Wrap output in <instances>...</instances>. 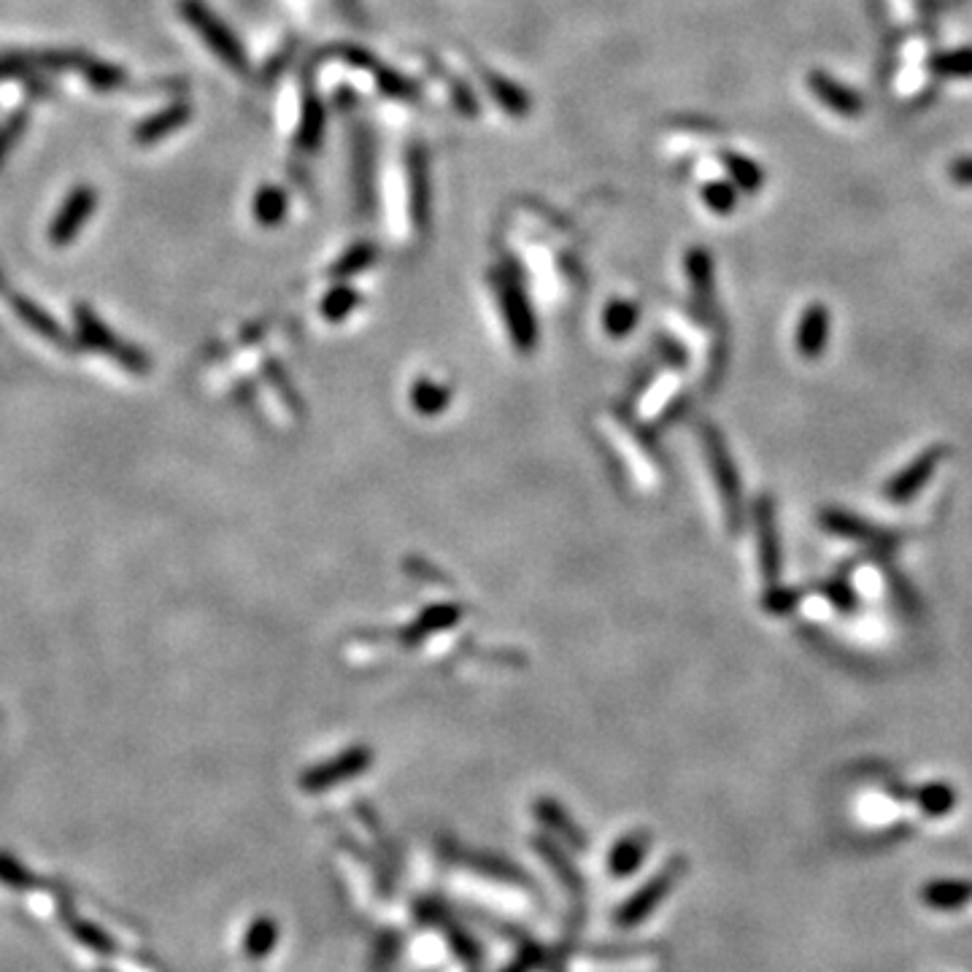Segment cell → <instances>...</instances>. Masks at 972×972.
<instances>
[{"label": "cell", "mask_w": 972, "mask_h": 972, "mask_svg": "<svg viewBox=\"0 0 972 972\" xmlns=\"http://www.w3.org/2000/svg\"><path fill=\"white\" fill-rule=\"evenodd\" d=\"M76 333H79V340L87 346V349L116 359V362H120L125 370H130V373L135 376L149 373V357H146L138 346L127 344V340H122L120 335L111 333L109 324H103V320H100L96 311L87 309V305H76Z\"/></svg>", "instance_id": "obj_1"}, {"label": "cell", "mask_w": 972, "mask_h": 972, "mask_svg": "<svg viewBox=\"0 0 972 972\" xmlns=\"http://www.w3.org/2000/svg\"><path fill=\"white\" fill-rule=\"evenodd\" d=\"M181 11H185L187 22H190L194 31L203 35L205 44H209L211 49H214L216 55H220L222 60L230 65V68L246 70L244 46L238 44V38H235L233 31H230L220 16L211 14V11L205 9L200 0H185V3H181Z\"/></svg>", "instance_id": "obj_2"}, {"label": "cell", "mask_w": 972, "mask_h": 972, "mask_svg": "<svg viewBox=\"0 0 972 972\" xmlns=\"http://www.w3.org/2000/svg\"><path fill=\"white\" fill-rule=\"evenodd\" d=\"M818 524H822L827 533L840 535V538H851V540H859V544H868L870 549L878 554V557H892V554L900 549L897 533H889V529L875 527V524H870L868 518H862L857 514H848V511H840V509L822 511Z\"/></svg>", "instance_id": "obj_3"}, {"label": "cell", "mask_w": 972, "mask_h": 972, "mask_svg": "<svg viewBox=\"0 0 972 972\" xmlns=\"http://www.w3.org/2000/svg\"><path fill=\"white\" fill-rule=\"evenodd\" d=\"M948 457V446H929L913 459L910 465H905L886 487H883V500H889L892 505H907L924 487L932 481V476L938 473L942 459Z\"/></svg>", "instance_id": "obj_4"}, {"label": "cell", "mask_w": 972, "mask_h": 972, "mask_svg": "<svg viewBox=\"0 0 972 972\" xmlns=\"http://www.w3.org/2000/svg\"><path fill=\"white\" fill-rule=\"evenodd\" d=\"M808 90L811 96L818 100V103L827 105L833 114L842 116V120H859L864 116L868 105H864V98L859 96L853 87H848L846 81L835 79L833 74L827 70H811L808 74Z\"/></svg>", "instance_id": "obj_5"}, {"label": "cell", "mask_w": 972, "mask_h": 972, "mask_svg": "<svg viewBox=\"0 0 972 972\" xmlns=\"http://www.w3.org/2000/svg\"><path fill=\"white\" fill-rule=\"evenodd\" d=\"M98 194L92 187H79L68 194V200L57 211L55 222L49 227V238L55 246H65L79 235V230L90 222V216L96 214Z\"/></svg>", "instance_id": "obj_6"}, {"label": "cell", "mask_w": 972, "mask_h": 972, "mask_svg": "<svg viewBox=\"0 0 972 972\" xmlns=\"http://www.w3.org/2000/svg\"><path fill=\"white\" fill-rule=\"evenodd\" d=\"M829 324H833V316H829V309L824 303H811L805 309V314L800 316V327H797V351L805 359H818L827 349V340H829Z\"/></svg>", "instance_id": "obj_7"}, {"label": "cell", "mask_w": 972, "mask_h": 972, "mask_svg": "<svg viewBox=\"0 0 972 972\" xmlns=\"http://www.w3.org/2000/svg\"><path fill=\"white\" fill-rule=\"evenodd\" d=\"M757 527H759V551H762V573L770 583L781 579V546H778V533L773 522V503L762 498L757 503Z\"/></svg>", "instance_id": "obj_8"}, {"label": "cell", "mask_w": 972, "mask_h": 972, "mask_svg": "<svg viewBox=\"0 0 972 972\" xmlns=\"http://www.w3.org/2000/svg\"><path fill=\"white\" fill-rule=\"evenodd\" d=\"M409 187H411V211H414V222L424 227L429 211V176H427V155H424L422 146H414V152H409Z\"/></svg>", "instance_id": "obj_9"}, {"label": "cell", "mask_w": 972, "mask_h": 972, "mask_svg": "<svg viewBox=\"0 0 972 972\" xmlns=\"http://www.w3.org/2000/svg\"><path fill=\"white\" fill-rule=\"evenodd\" d=\"M500 292L505 300V314H509L511 329L518 340H527L533 335V314L527 309V298H524L522 287L514 279H500Z\"/></svg>", "instance_id": "obj_10"}, {"label": "cell", "mask_w": 972, "mask_h": 972, "mask_svg": "<svg viewBox=\"0 0 972 972\" xmlns=\"http://www.w3.org/2000/svg\"><path fill=\"white\" fill-rule=\"evenodd\" d=\"M722 163L740 192H759L764 187V168L757 160H751V157L724 149Z\"/></svg>", "instance_id": "obj_11"}, {"label": "cell", "mask_w": 972, "mask_h": 972, "mask_svg": "<svg viewBox=\"0 0 972 972\" xmlns=\"http://www.w3.org/2000/svg\"><path fill=\"white\" fill-rule=\"evenodd\" d=\"M927 68L938 79H972V46L935 52L927 60Z\"/></svg>", "instance_id": "obj_12"}, {"label": "cell", "mask_w": 972, "mask_h": 972, "mask_svg": "<svg viewBox=\"0 0 972 972\" xmlns=\"http://www.w3.org/2000/svg\"><path fill=\"white\" fill-rule=\"evenodd\" d=\"M187 120H190V109H187L185 103L168 105V109L160 111V114H155V116H149L146 122H141L138 133L135 135H138L141 144H152V141H160V138H165V135L174 133V130L185 125Z\"/></svg>", "instance_id": "obj_13"}, {"label": "cell", "mask_w": 972, "mask_h": 972, "mask_svg": "<svg viewBox=\"0 0 972 972\" xmlns=\"http://www.w3.org/2000/svg\"><path fill=\"white\" fill-rule=\"evenodd\" d=\"M484 81H487L489 96L498 100V103L503 105V109L509 111L511 116H524V114H527V111H529V96L522 90V87L514 85V81H509V79H505V76L489 74V70L484 74Z\"/></svg>", "instance_id": "obj_14"}, {"label": "cell", "mask_w": 972, "mask_h": 972, "mask_svg": "<svg viewBox=\"0 0 972 972\" xmlns=\"http://www.w3.org/2000/svg\"><path fill=\"white\" fill-rule=\"evenodd\" d=\"M11 305H14L16 316H20V320L25 322L27 327L33 329V333L44 335V338L55 340V344H63L65 335H63V327H60V324H57L55 320H52V316L46 314L44 309H38V305H35L33 300H27V298H14V300H11Z\"/></svg>", "instance_id": "obj_15"}, {"label": "cell", "mask_w": 972, "mask_h": 972, "mask_svg": "<svg viewBox=\"0 0 972 972\" xmlns=\"http://www.w3.org/2000/svg\"><path fill=\"white\" fill-rule=\"evenodd\" d=\"M252 211H255V220L259 222V225H265V227H273V225H279L281 220H284V214H287V194H284V190H279V187H262V190H257V194H255V205H252Z\"/></svg>", "instance_id": "obj_16"}, {"label": "cell", "mask_w": 972, "mask_h": 972, "mask_svg": "<svg viewBox=\"0 0 972 972\" xmlns=\"http://www.w3.org/2000/svg\"><path fill=\"white\" fill-rule=\"evenodd\" d=\"M324 133V109L316 98H309L303 105V120H300V144L305 149H316Z\"/></svg>", "instance_id": "obj_17"}, {"label": "cell", "mask_w": 972, "mask_h": 972, "mask_svg": "<svg viewBox=\"0 0 972 972\" xmlns=\"http://www.w3.org/2000/svg\"><path fill=\"white\" fill-rule=\"evenodd\" d=\"M738 187L727 181H708L703 187V203L708 205L713 214H733L738 209Z\"/></svg>", "instance_id": "obj_18"}, {"label": "cell", "mask_w": 972, "mask_h": 972, "mask_svg": "<svg viewBox=\"0 0 972 972\" xmlns=\"http://www.w3.org/2000/svg\"><path fill=\"white\" fill-rule=\"evenodd\" d=\"M916 797H918V803H921V808L927 813H935V816L948 813L953 808V805H957V794H953V789L946 786V783H932V786H924L921 792H916Z\"/></svg>", "instance_id": "obj_19"}, {"label": "cell", "mask_w": 972, "mask_h": 972, "mask_svg": "<svg viewBox=\"0 0 972 972\" xmlns=\"http://www.w3.org/2000/svg\"><path fill=\"white\" fill-rule=\"evenodd\" d=\"M822 589H824V597H827L835 608L842 611V614H853V611H857L859 597H857V592H853L851 583H848V576H838V579L824 583Z\"/></svg>", "instance_id": "obj_20"}, {"label": "cell", "mask_w": 972, "mask_h": 972, "mask_svg": "<svg viewBox=\"0 0 972 972\" xmlns=\"http://www.w3.org/2000/svg\"><path fill=\"white\" fill-rule=\"evenodd\" d=\"M635 320H638V309L633 303H624V300H616V303L608 305L605 311V327L611 329L614 335H624L635 327Z\"/></svg>", "instance_id": "obj_21"}, {"label": "cell", "mask_w": 972, "mask_h": 972, "mask_svg": "<svg viewBox=\"0 0 972 972\" xmlns=\"http://www.w3.org/2000/svg\"><path fill=\"white\" fill-rule=\"evenodd\" d=\"M355 305H357L355 290H349V287H335V290L324 298L322 311H324V316H329V320H344V316L349 314Z\"/></svg>", "instance_id": "obj_22"}, {"label": "cell", "mask_w": 972, "mask_h": 972, "mask_svg": "<svg viewBox=\"0 0 972 972\" xmlns=\"http://www.w3.org/2000/svg\"><path fill=\"white\" fill-rule=\"evenodd\" d=\"M686 268H689V276H692L694 287H697L700 292L708 294V292H711V287H713L711 257L705 255V252H700V249L689 252V257H686Z\"/></svg>", "instance_id": "obj_23"}, {"label": "cell", "mask_w": 972, "mask_h": 972, "mask_svg": "<svg viewBox=\"0 0 972 972\" xmlns=\"http://www.w3.org/2000/svg\"><path fill=\"white\" fill-rule=\"evenodd\" d=\"M414 400L424 414H435V411L444 409L446 400H449V394H446L438 384H427V381H424V384L416 387Z\"/></svg>", "instance_id": "obj_24"}, {"label": "cell", "mask_w": 972, "mask_h": 972, "mask_svg": "<svg viewBox=\"0 0 972 972\" xmlns=\"http://www.w3.org/2000/svg\"><path fill=\"white\" fill-rule=\"evenodd\" d=\"M370 259H373V246L359 244V246H355V249L349 252V255H346L344 259H340L338 268H335V273H338V276H344V273H346V276L355 273V270L368 268Z\"/></svg>", "instance_id": "obj_25"}, {"label": "cell", "mask_w": 972, "mask_h": 972, "mask_svg": "<svg viewBox=\"0 0 972 972\" xmlns=\"http://www.w3.org/2000/svg\"><path fill=\"white\" fill-rule=\"evenodd\" d=\"M379 90L384 92V96H392V98L416 96L414 85H411V81H405L400 74H394V70H384V74L379 76Z\"/></svg>", "instance_id": "obj_26"}, {"label": "cell", "mask_w": 972, "mask_h": 972, "mask_svg": "<svg viewBox=\"0 0 972 972\" xmlns=\"http://www.w3.org/2000/svg\"><path fill=\"white\" fill-rule=\"evenodd\" d=\"M797 600H800V592H794V589H773V592L768 594V597H764V608L768 611H773V614H789V611L794 608V605H797Z\"/></svg>", "instance_id": "obj_27"}, {"label": "cell", "mask_w": 972, "mask_h": 972, "mask_svg": "<svg viewBox=\"0 0 972 972\" xmlns=\"http://www.w3.org/2000/svg\"><path fill=\"white\" fill-rule=\"evenodd\" d=\"M0 881H5L9 886H14V889H22L27 883V873L22 870V864H16L14 859L0 853Z\"/></svg>", "instance_id": "obj_28"}, {"label": "cell", "mask_w": 972, "mask_h": 972, "mask_svg": "<svg viewBox=\"0 0 972 972\" xmlns=\"http://www.w3.org/2000/svg\"><path fill=\"white\" fill-rule=\"evenodd\" d=\"M948 179L957 187H972V157H957L948 163Z\"/></svg>", "instance_id": "obj_29"}, {"label": "cell", "mask_w": 972, "mask_h": 972, "mask_svg": "<svg viewBox=\"0 0 972 972\" xmlns=\"http://www.w3.org/2000/svg\"><path fill=\"white\" fill-rule=\"evenodd\" d=\"M76 935H79V940H85V942H90L92 948H98L100 953H105V951H111V940H105L103 935H98L96 932V927H85V924H76V929H74Z\"/></svg>", "instance_id": "obj_30"}, {"label": "cell", "mask_w": 972, "mask_h": 972, "mask_svg": "<svg viewBox=\"0 0 972 972\" xmlns=\"http://www.w3.org/2000/svg\"><path fill=\"white\" fill-rule=\"evenodd\" d=\"M16 127H20V122H11V125H5L3 130H0V157H3L5 149H9V146L14 144Z\"/></svg>", "instance_id": "obj_31"}]
</instances>
